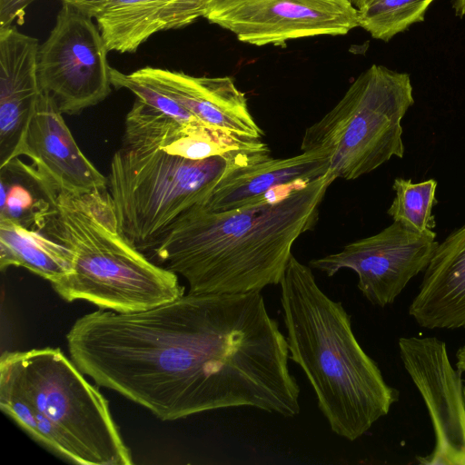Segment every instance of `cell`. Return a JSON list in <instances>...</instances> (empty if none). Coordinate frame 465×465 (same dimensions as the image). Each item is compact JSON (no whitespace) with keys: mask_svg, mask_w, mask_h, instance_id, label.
Listing matches in <instances>:
<instances>
[{"mask_svg":"<svg viewBox=\"0 0 465 465\" xmlns=\"http://www.w3.org/2000/svg\"><path fill=\"white\" fill-rule=\"evenodd\" d=\"M464 401H465V385L463 387Z\"/></svg>","mask_w":465,"mask_h":465,"instance_id":"f1b7e54d","label":"cell"},{"mask_svg":"<svg viewBox=\"0 0 465 465\" xmlns=\"http://www.w3.org/2000/svg\"><path fill=\"white\" fill-rule=\"evenodd\" d=\"M135 73L148 80L198 120L230 134L262 139L246 97L229 76L195 77L146 66Z\"/></svg>","mask_w":465,"mask_h":465,"instance_id":"9a60e30c","label":"cell"},{"mask_svg":"<svg viewBox=\"0 0 465 465\" xmlns=\"http://www.w3.org/2000/svg\"><path fill=\"white\" fill-rule=\"evenodd\" d=\"M22 155L58 191L86 193L107 189L108 179L78 147L54 98L42 91Z\"/></svg>","mask_w":465,"mask_h":465,"instance_id":"5bb4252c","label":"cell"},{"mask_svg":"<svg viewBox=\"0 0 465 465\" xmlns=\"http://www.w3.org/2000/svg\"><path fill=\"white\" fill-rule=\"evenodd\" d=\"M110 79L114 87L129 90L137 99L145 104L174 119L182 124L203 123L194 117L156 85L138 75L135 71L132 74H124L111 67Z\"/></svg>","mask_w":465,"mask_h":465,"instance_id":"603a6c76","label":"cell"},{"mask_svg":"<svg viewBox=\"0 0 465 465\" xmlns=\"http://www.w3.org/2000/svg\"><path fill=\"white\" fill-rule=\"evenodd\" d=\"M266 158L192 160L156 148L122 145L111 161L107 189L123 231L144 253L153 251L182 214L204 203L227 173Z\"/></svg>","mask_w":465,"mask_h":465,"instance_id":"8992f818","label":"cell"},{"mask_svg":"<svg viewBox=\"0 0 465 465\" xmlns=\"http://www.w3.org/2000/svg\"><path fill=\"white\" fill-rule=\"evenodd\" d=\"M456 367L461 372H465V343L456 352Z\"/></svg>","mask_w":465,"mask_h":465,"instance_id":"484cf974","label":"cell"},{"mask_svg":"<svg viewBox=\"0 0 465 465\" xmlns=\"http://www.w3.org/2000/svg\"><path fill=\"white\" fill-rule=\"evenodd\" d=\"M203 17L257 46L342 35L359 26L358 9L348 0H208Z\"/></svg>","mask_w":465,"mask_h":465,"instance_id":"9c48e42d","label":"cell"},{"mask_svg":"<svg viewBox=\"0 0 465 465\" xmlns=\"http://www.w3.org/2000/svg\"><path fill=\"white\" fill-rule=\"evenodd\" d=\"M35 0H0V28L23 24L25 9Z\"/></svg>","mask_w":465,"mask_h":465,"instance_id":"cb8c5ba5","label":"cell"},{"mask_svg":"<svg viewBox=\"0 0 465 465\" xmlns=\"http://www.w3.org/2000/svg\"><path fill=\"white\" fill-rule=\"evenodd\" d=\"M63 4L69 5L80 13L95 18L110 0H61Z\"/></svg>","mask_w":465,"mask_h":465,"instance_id":"d4e9b609","label":"cell"},{"mask_svg":"<svg viewBox=\"0 0 465 465\" xmlns=\"http://www.w3.org/2000/svg\"><path fill=\"white\" fill-rule=\"evenodd\" d=\"M329 172L328 159L315 153L302 152L286 158L270 156L231 170L200 204L213 212L253 205L272 197L280 188L305 184Z\"/></svg>","mask_w":465,"mask_h":465,"instance_id":"2e32d148","label":"cell"},{"mask_svg":"<svg viewBox=\"0 0 465 465\" xmlns=\"http://www.w3.org/2000/svg\"><path fill=\"white\" fill-rule=\"evenodd\" d=\"M24 267L54 284L72 272L69 252L40 231L0 219V269Z\"/></svg>","mask_w":465,"mask_h":465,"instance_id":"ffe728a7","label":"cell"},{"mask_svg":"<svg viewBox=\"0 0 465 465\" xmlns=\"http://www.w3.org/2000/svg\"><path fill=\"white\" fill-rule=\"evenodd\" d=\"M452 7L456 16L463 17L465 15V0H453Z\"/></svg>","mask_w":465,"mask_h":465,"instance_id":"4316f807","label":"cell"},{"mask_svg":"<svg viewBox=\"0 0 465 465\" xmlns=\"http://www.w3.org/2000/svg\"><path fill=\"white\" fill-rule=\"evenodd\" d=\"M122 144L156 148L192 160L219 155L271 156L262 139L230 134L205 123L182 124L139 99L126 114Z\"/></svg>","mask_w":465,"mask_h":465,"instance_id":"7c38bea8","label":"cell"},{"mask_svg":"<svg viewBox=\"0 0 465 465\" xmlns=\"http://www.w3.org/2000/svg\"><path fill=\"white\" fill-rule=\"evenodd\" d=\"M92 19L63 4L54 28L39 47L41 88L62 114H79L111 93L109 50Z\"/></svg>","mask_w":465,"mask_h":465,"instance_id":"ba28073f","label":"cell"},{"mask_svg":"<svg viewBox=\"0 0 465 465\" xmlns=\"http://www.w3.org/2000/svg\"><path fill=\"white\" fill-rule=\"evenodd\" d=\"M395 222L380 232L310 261L311 268L331 277L341 269L358 276L357 287L373 305L392 304L409 282L428 267L439 242Z\"/></svg>","mask_w":465,"mask_h":465,"instance_id":"30bf717a","label":"cell"},{"mask_svg":"<svg viewBox=\"0 0 465 465\" xmlns=\"http://www.w3.org/2000/svg\"><path fill=\"white\" fill-rule=\"evenodd\" d=\"M0 219L42 232L57 191L37 169L16 157L0 167Z\"/></svg>","mask_w":465,"mask_h":465,"instance_id":"d6986e66","label":"cell"},{"mask_svg":"<svg viewBox=\"0 0 465 465\" xmlns=\"http://www.w3.org/2000/svg\"><path fill=\"white\" fill-rule=\"evenodd\" d=\"M434 0H372L358 9L359 26L388 42L411 25L422 22Z\"/></svg>","mask_w":465,"mask_h":465,"instance_id":"44dd1931","label":"cell"},{"mask_svg":"<svg viewBox=\"0 0 465 465\" xmlns=\"http://www.w3.org/2000/svg\"><path fill=\"white\" fill-rule=\"evenodd\" d=\"M281 285L290 360L305 373L331 430L350 441L365 434L398 401L364 351L341 302L318 285L310 266L292 254Z\"/></svg>","mask_w":465,"mask_h":465,"instance_id":"3957f363","label":"cell"},{"mask_svg":"<svg viewBox=\"0 0 465 465\" xmlns=\"http://www.w3.org/2000/svg\"><path fill=\"white\" fill-rule=\"evenodd\" d=\"M42 232L71 255L72 272L52 284L67 302L134 312L184 294L177 274L150 261L124 233L108 189L58 191Z\"/></svg>","mask_w":465,"mask_h":465,"instance_id":"5b68a950","label":"cell"},{"mask_svg":"<svg viewBox=\"0 0 465 465\" xmlns=\"http://www.w3.org/2000/svg\"><path fill=\"white\" fill-rule=\"evenodd\" d=\"M400 357L420 393L431 420L432 451L417 457L426 465H465V401L461 371L451 365L445 341L401 337Z\"/></svg>","mask_w":465,"mask_h":465,"instance_id":"8fae6325","label":"cell"},{"mask_svg":"<svg viewBox=\"0 0 465 465\" xmlns=\"http://www.w3.org/2000/svg\"><path fill=\"white\" fill-rule=\"evenodd\" d=\"M0 408L33 439L71 462L133 464L107 400L59 348L1 355Z\"/></svg>","mask_w":465,"mask_h":465,"instance_id":"277c9868","label":"cell"},{"mask_svg":"<svg viewBox=\"0 0 465 465\" xmlns=\"http://www.w3.org/2000/svg\"><path fill=\"white\" fill-rule=\"evenodd\" d=\"M66 341L84 374L162 420L237 407L292 417L300 409L287 339L261 292L100 309L77 319Z\"/></svg>","mask_w":465,"mask_h":465,"instance_id":"6da1fadb","label":"cell"},{"mask_svg":"<svg viewBox=\"0 0 465 465\" xmlns=\"http://www.w3.org/2000/svg\"><path fill=\"white\" fill-rule=\"evenodd\" d=\"M371 1H372V0H368V3H369V2H371ZM368 3H367V4H368Z\"/></svg>","mask_w":465,"mask_h":465,"instance_id":"f546056e","label":"cell"},{"mask_svg":"<svg viewBox=\"0 0 465 465\" xmlns=\"http://www.w3.org/2000/svg\"><path fill=\"white\" fill-rule=\"evenodd\" d=\"M334 180L330 171L256 204L226 212L196 204L173 223L152 252L186 280L190 293H246L280 284L294 242L316 225Z\"/></svg>","mask_w":465,"mask_h":465,"instance_id":"7a4b0ae2","label":"cell"},{"mask_svg":"<svg viewBox=\"0 0 465 465\" xmlns=\"http://www.w3.org/2000/svg\"><path fill=\"white\" fill-rule=\"evenodd\" d=\"M38 40L14 25L0 28V167L22 155L42 88Z\"/></svg>","mask_w":465,"mask_h":465,"instance_id":"4fadbf2b","label":"cell"},{"mask_svg":"<svg viewBox=\"0 0 465 465\" xmlns=\"http://www.w3.org/2000/svg\"><path fill=\"white\" fill-rule=\"evenodd\" d=\"M396 195L387 213L420 233L434 235L436 226L432 207L437 203V181L429 179L412 183L411 179L396 178L392 184Z\"/></svg>","mask_w":465,"mask_h":465,"instance_id":"7402d4cb","label":"cell"},{"mask_svg":"<svg viewBox=\"0 0 465 465\" xmlns=\"http://www.w3.org/2000/svg\"><path fill=\"white\" fill-rule=\"evenodd\" d=\"M408 313L429 330L465 329V224L438 244Z\"/></svg>","mask_w":465,"mask_h":465,"instance_id":"e0dca14e","label":"cell"},{"mask_svg":"<svg viewBox=\"0 0 465 465\" xmlns=\"http://www.w3.org/2000/svg\"><path fill=\"white\" fill-rule=\"evenodd\" d=\"M413 104L409 74L372 64L306 128L301 151L328 159L336 179H357L393 156L403 157L401 120Z\"/></svg>","mask_w":465,"mask_h":465,"instance_id":"52a82bcc","label":"cell"},{"mask_svg":"<svg viewBox=\"0 0 465 465\" xmlns=\"http://www.w3.org/2000/svg\"><path fill=\"white\" fill-rule=\"evenodd\" d=\"M348 1L357 9H361V8L364 7L368 3V0H348Z\"/></svg>","mask_w":465,"mask_h":465,"instance_id":"83f0119b","label":"cell"},{"mask_svg":"<svg viewBox=\"0 0 465 465\" xmlns=\"http://www.w3.org/2000/svg\"><path fill=\"white\" fill-rule=\"evenodd\" d=\"M208 0H110L95 17L109 51L134 53L154 34L203 17Z\"/></svg>","mask_w":465,"mask_h":465,"instance_id":"ac0fdd59","label":"cell"}]
</instances>
